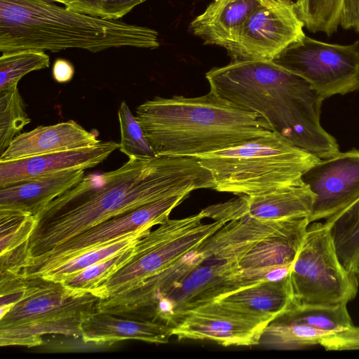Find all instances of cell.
Listing matches in <instances>:
<instances>
[{
  "label": "cell",
  "instance_id": "6da1fadb",
  "mask_svg": "<svg viewBox=\"0 0 359 359\" xmlns=\"http://www.w3.org/2000/svg\"><path fill=\"white\" fill-rule=\"evenodd\" d=\"M214 186L210 172L194 156L128 158L116 170L84 176L34 216L24 264L114 216Z\"/></svg>",
  "mask_w": 359,
  "mask_h": 359
},
{
  "label": "cell",
  "instance_id": "7a4b0ae2",
  "mask_svg": "<svg viewBox=\"0 0 359 359\" xmlns=\"http://www.w3.org/2000/svg\"><path fill=\"white\" fill-rule=\"evenodd\" d=\"M210 90L259 114L273 132L319 159L339 154L336 139L320 124L322 97L301 76L272 60L232 61L205 74Z\"/></svg>",
  "mask_w": 359,
  "mask_h": 359
},
{
  "label": "cell",
  "instance_id": "3957f363",
  "mask_svg": "<svg viewBox=\"0 0 359 359\" xmlns=\"http://www.w3.org/2000/svg\"><path fill=\"white\" fill-rule=\"evenodd\" d=\"M156 155L195 156L271 135V126L210 90L187 97H155L136 109Z\"/></svg>",
  "mask_w": 359,
  "mask_h": 359
},
{
  "label": "cell",
  "instance_id": "277c9868",
  "mask_svg": "<svg viewBox=\"0 0 359 359\" xmlns=\"http://www.w3.org/2000/svg\"><path fill=\"white\" fill-rule=\"evenodd\" d=\"M50 0H0V51L56 52L81 48L93 53L130 46L154 49L158 32L76 12Z\"/></svg>",
  "mask_w": 359,
  "mask_h": 359
},
{
  "label": "cell",
  "instance_id": "5b68a950",
  "mask_svg": "<svg viewBox=\"0 0 359 359\" xmlns=\"http://www.w3.org/2000/svg\"><path fill=\"white\" fill-rule=\"evenodd\" d=\"M287 219L243 217L226 223L202 241V260L156 303L151 320L172 327L186 311L231 293L232 280L243 257Z\"/></svg>",
  "mask_w": 359,
  "mask_h": 359
},
{
  "label": "cell",
  "instance_id": "8992f818",
  "mask_svg": "<svg viewBox=\"0 0 359 359\" xmlns=\"http://www.w3.org/2000/svg\"><path fill=\"white\" fill-rule=\"evenodd\" d=\"M194 157L210 172L213 189L236 196L262 194L299 183L302 174L320 160L275 132Z\"/></svg>",
  "mask_w": 359,
  "mask_h": 359
},
{
  "label": "cell",
  "instance_id": "52a82bcc",
  "mask_svg": "<svg viewBox=\"0 0 359 359\" xmlns=\"http://www.w3.org/2000/svg\"><path fill=\"white\" fill-rule=\"evenodd\" d=\"M25 279L22 298L0 317L1 346H38L46 334L81 337L83 320L97 310L100 298L91 292L73 294L61 283L41 277Z\"/></svg>",
  "mask_w": 359,
  "mask_h": 359
},
{
  "label": "cell",
  "instance_id": "ba28073f",
  "mask_svg": "<svg viewBox=\"0 0 359 359\" xmlns=\"http://www.w3.org/2000/svg\"><path fill=\"white\" fill-rule=\"evenodd\" d=\"M203 210L183 219H168L140 236L133 257L90 292L104 299L124 292L161 271L195 248L226 223L204 224Z\"/></svg>",
  "mask_w": 359,
  "mask_h": 359
},
{
  "label": "cell",
  "instance_id": "9c48e42d",
  "mask_svg": "<svg viewBox=\"0 0 359 359\" xmlns=\"http://www.w3.org/2000/svg\"><path fill=\"white\" fill-rule=\"evenodd\" d=\"M289 283L292 308L347 304L358 290L340 264L330 226L309 224L292 264Z\"/></svg>",
  "mask_w": 359,
  "mask_h": 359
},
{
  "label": "cell",
  "instance_id": "30bf717a",
  "mask_svg": "<svg viewBox=\"0 0 359 359\" xmlns=\"http://www.w3.org/2000/svg\"><path fill=\"white\" fill-rule=\"evenodd\" d=\"M272 61L305 79L324 99L359 90V41L333 44L304 34Z\"/></svg>",
  "mask_w": 359,
  "mask_h": 359
},
{
  "label": "cell",
  "instance_id": "8fae6325",
  "mask_svg": "<svg viewBox=\"0 0 359 359\" xmlns=\"http://www.w3.org/2000/svg\"><path fill=\"white\" fill-rule=\"evenodd\" d=\"M189 195L184 194L161 198L97 224L49 252L30 259L21 268L19 275L23 278L39 277L78 255L107 245L131 233L151 229L167 220L172 210Z\"/></svg>",
  "mask_w": 359,
  "mask_h": 359
},
{
  "label": "cell",
  "instance_id": "7c38bea8",
  "mask_svg": "<svg viewBox=\"0 0 359 359\" xmlns=\"http://www.w3.org/2000/svg\"><path fill=\"white\" fill-rule=\"evenodd\" d=\"M294 4L264 0L244 23L238 40L227 50L232 61L273 60L305 34Z\"/></svg>",
  "mask_w": 359,
  "mask_h": 359
},
{
  "label": "cell",
  "instance_id": "4fadbf2b",
  "mask_svg": "<svg viewBox=\"0 0 359 359\" xmlns=\"http://www.w3.org/2000/svg\"><path fill=\"white\" fill-rule=\"evenodd\" d=\"M272 319L237 309L219 301L186 311L172 326L179 340H209L223 346L259 345Z\"/></svg>",
  "mask_w": 359,
  "mask_h": 359
},
{
  "label": "cell",
  "instance_id": "5bb4252c",
  "mask_svg": "<svg viewBox=\"0 0 359 359\" xmlns=\"http://www.w3.org/2000/svg\"><path fill=\"white\" fill-rule=\"evenodd\" d=\"M309 224V217L288 219L255 243L239 262L235 276L237 290L286 279Z\"/></svg>",
  "mask_w": 359,
  "mask_h": 359
},
{
  "label": "cell",
  "instance_id": "9a60e30c",
  "mask_svg": "<svg viewBox=\"0 0 359 359\" xmlns=\"http://www.w3.org/2000/svg\"><path fill=\"white\" fill-rule=\"evenodd\" d=\"M302 180L316 195L310 223L329 218L359 198V150L319 160Z\"/></svg>",
  "mask_w": 359,
  "mask_h": 359
},
{
  "label": "cell",
  "instance_id": "2e32d148",
  "mask_svg": "<svg viewBox=\"0 0 359 359\" xmlns=\"http://www.w3.org/2000/svg\"><path fill=\"white\" fill-rule=\"evenodd\" d=\"M316 195L302 181L276 190L236 198L203 209L206 218L226 222L243 217L276 221L309 217Z\"/></svg>",
  "mask_w": 359,
  "mask_h": 359
},
{
  "label": "cell",
  "instance_id": "e0dca14e",
  "mask_svg": "<svg viewBox=\"0 0 359 359\" xmlns=\"http://www.w3.org/2000/svg\"><path fill=\"white\" fill-rule=\"evenodd\" d=\"M120 143L100 141L76 149L46 154L13 161H0V187L70 170L94 168L106 160Z\"/></svg>",
  "mask_w": 359,
  "mask_h": 359
},
{
  "label": "cell",
  "instance_id": "ac0fdd59",
  "mask_svg": "<svg viewBox=\"0 0 359 359\" xmlns=\"http://www.w3.org/2000/svg\"><path fill=\"white\" fill-rule=\"evenodd\" d=\"M100 140L95 133L70 120L38 126L17 135L1 155L0 161H13L46 154L93 146Z\"/></svg>",
  "mask_w": 359,
  "mask_h": 359
},
{
  "label": "cell",
  "instance_id": "d6986e66",
  "mask_svg": "<svg viewBox=\"0 0 359 359\" xmlns=\"http://www.w3.org/2000/svg\"><path fill=\"white\" fill-rule=\"evenodd\" d=\"M172 330V326L159 322L130 319L96 310L83 318L81 338L86 344L97 346L126 339L161 344L168 342Z\"/></svg>",
  "mask_w": 359,
  "mask_h": 359
},
{
  "label": "cell",
  "instance_id": "ffe728a7",
  "mask_svg": "<svg viewBox=\"0 0 359 359\" xmlns=\"http://www.w3.org/2000/svg\"><path fill=\"white\" fill-rule=\"evenodd\" d=\"M264 0H213L190 23L191 32L205 44L229 50L238 40L242 27Z\"/></svg>",
  "mask_w": 359,
  "mask_h": 359
},
{
  "label": "cell",
  "instance_id": "44dd1931",
  "mask_svg": "<svg viewBox=\"0 0 359 359\" xmlns=\"http://www.w3.org/2000/svg\"><path fill=\"white\" fill-rule=\"evenodd\" d=\"M83 177L84 170H70L0 187V210H18L36 216Z\"/></svg>",
  "mask_w": 359,
  "mask_h": 359
},
{
  "label": "cell",
  "instance_id": "7402d4cb",
  "mask_svg": "<svg viewBox=\"0 0 359 359\" xmlns=\"http://www.w3.org/2000/svg\"><path fill=\"white\" fill-rule=\"evenodd\" d=\"M215 301L273 320L291 309L289 276L281 280L264 281L233 292Z\"/></svg>",
  "mask_w": 359,
  "mask_h": 359
},
{
  "label": "cell",
  "instance_id": "603a6c76",
  "mask_svg": "<svg viewBox=\"0 0 359 359\" xmlns=\"http://www.w3.org/2000/svg\"><path fill=\"white\" fill-rule=\"evenodd\" d=\"M334 334L309 326L274 319L263 331L259 345L275 349L293 350L320 344Z\"/></svg>",
  "mask_w": 359,
  "mask_h": 359
},
{
  "label": "cell",
  "instance_id": "cb8c5ba5",
  "mask_svg": "<svg viewBox=\"0 0 359 359\" xmlns=\"http://www.w3.org/2000/svg\"><path fill=\"white\" fill-rule=\"evenodd\" d=\"M151 229H142L102 247L92 249L69 259L46 271L39 277L61 283L83 269L132 246L137 239Z\"/></svg>",
  "mask_w": 359,
  "mask_h": 359
},
{
  "label": "cell",
  "instance_id": "d4e9b609",
  "mask_svg": "<svg viewBox=\"0 0 359 359\" xmlns=\"http://www.w3.org/2000/svg\"><path fill=\"white\" fill-rule=\"evenodd\" d=\"M346 306L341 304L292 308L276 319L336 333L353 325Z\"/></svg>",
  "mask_w": 359,
  "mask_h": 359
},
{
  "label": "cell",
  "instance_id": "484cf974",
  "mask_svg": "<svg viewBox=\"0 0 359 359\" xmlns=\"http://www.w3.org/2000/svg\"><path fill=\"white\" fill-rule=\"evenodd\" d=\"M348 0H297L296 11L311 32L332 35L339 27L340 15Z\"/></svg>",
  "mask_w": 359,
  "mask_h": 359
},
{
  "label": "cell",
  "instance_id": "4316f807",
  "mask_svg": "<svg viewBox=\"0 0 359 359\" xmlns=\"http://www.w3.org/2000/svg\"><path fill=\"white\" fill-rule=\"evenodd\" d=\"M135 244L70 276L61 283L75 294L90 292L93 288L116 271L133 257Z\"/></svg>",
  "mask_w": 359,
  "mask_h": 359
},
{
  "label": "cell",
  "instance_id": "83f0119b",
  "mask_svg": "<svg viewBox=\"0 0 359 359\" xmlns=\"http://www.w3.org/2000/svg\"><path fill=\"white\" fill-rule=\"evenodd\" d=\"M31 122L18 86L0 91V154L16 135Z\"/></svg>",
  "mask_w": 359,
  "mask_h": 359
},
{
  "label": "cell",
  "instance_id": "f1b7e54d",
  "mask_svg": "<svg viewBox=\"0 0 359 359\" xmlns=\"http://www.w3.org/2000/svg\"><path fill=\"white\" fill-rule=\"evenodd\" d=\"M49 56L44 51L22 50L2 54L0 57V91L16 86L27 74L48 67Z\"/></svg>",
  "mask_w": 359,
  "mask_h": 359
},
{
  "label": "cell",
  "instance_id": "f546056e",
  "mask_svg": "<svg viewBox=\"0 0 359 359\" xmlns=\"http://www.w3.org/2000/svg\"><path fill=\"white\" fill-rule=\"evenodd\" d=\"M30 214L0 210V256L11 253L26 244L36 224Z\"/></svg>",
  "mask_w": 359,
  "mask_h": 359
},
{
  "label": "cell",
  "instance_id": "4dcf8cb0",
  "mask_svg": "<svg viewBox=\"0 0 359 359\" xmlns=\"http://www.w3.org/2000/svg\"><path fill=\"white\" fill-rule=\"evenodd\" d=\"M118 116L121 130L119 150L128 158H147L156 156L142 126L125 101L119 107Z\"/></svg>",
  "mask_w": 359,
  "mask_h": 359
},
{
  "label": "cell",
  "instance_id": "1f68e13d",
  "mask_svg": "<svg viewBox=\"0 0 359 359\" xmlns=\"http://www.w3.org/2000/svg\"><path fill=\"white\" fill-rule=\"evenodd\" d=\"M147 0H71L68 9L107 20H118Z\"/></svg>",
  "mask_w": 359,
  "mask_h": 359
},
{
  "label": "cell",
  "instance_id": "d6a6232c",
  "mask_svg": "<svg viewBox=\"0 0 359 359\" xmlns=\"http://www.w3.org/2000/svg\"><path fill=\"white\" fill-rule=\"evenodd\" d=\"M320 345L327 351L359 350V327L348 329L323 338Z\"/></svg>",
  "mask_w": 359,
  "mask_h": 359
},
{
  "label": "cell",
  "instance_id": "836d02e7",
  "mask_svg": "<svg viewBox=\"0 0 359 359\" xmlns=\"http://www.w3.org/2000/svg\"><path fill=\"white\" fill-rule=\"evenodd\" d=\"M74 74V67L69 61L64 59H57L54 62L53 76L57 82H69L73 78Z\"/></svg>",
  "mask_w": 359,
  "mask_h": 359
},
{
  "label": "cell",
  "instance_id": "e575fe53",
  "mask_svg": "<svg viewBox=\"0 0 359 359\" xmlns=\"http://www.w3.org/2000/svg\"><path fill=\"white\" fill-rule=\"evenodd\" d=\"M50 1L59 2V3H61V4H64L65 6H66L69 2H70L71 0H50Z\"/></svg>",
  "mask_w": 359,
  "mask_h": 359
},
{
  "label": "cell",
  "instance_id": "d590c367",
  "mask_svg": "<svg viewBox=\"0 0 359 359\" xmlns=\"http://www.w3.org/2000/svg\"><path fill=\"white\" fill-rule=\"evenodd\" d=\"M288 1H290V0H288Z\"/></svg>",
  "mask_w": 359,
  "mask_h": 359
}]
</instances>
